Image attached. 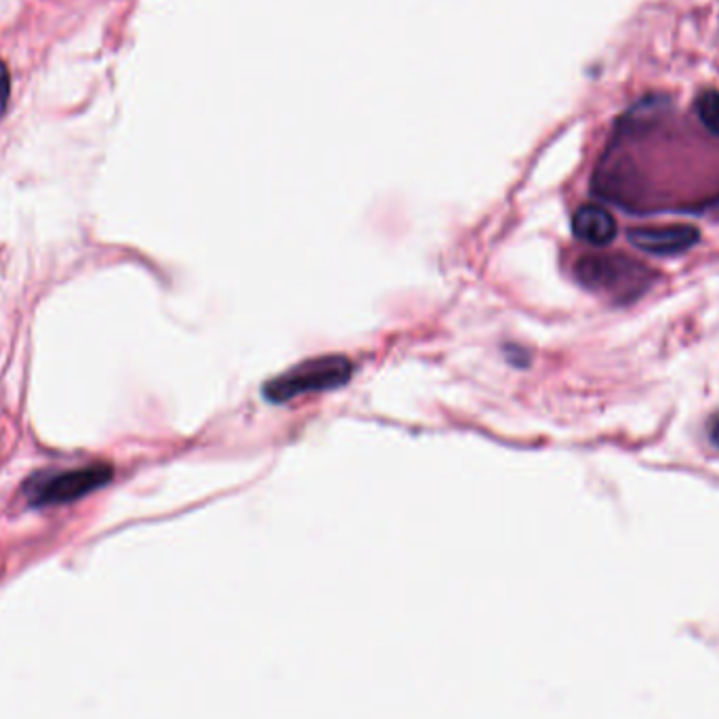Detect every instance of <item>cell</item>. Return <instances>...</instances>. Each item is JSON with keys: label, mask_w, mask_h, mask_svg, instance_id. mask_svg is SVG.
<instances>
[{"label": "cell", "mask_w": 719, "mask_h": 719, "mask_svg": "<svg viewBox=\"0 0 719 719\" xmlns=\"http://www.w3.org/2000/svg\"><path fill=\"white\" fill-rule=\"evenodd\" d=\"M574 272L587 289L612 295L619 301L640 297L650 289L656 276L644 263L621 255H587L577 263Z\"/></svg>", "instance_id": "6da1fadb"}, {"label": "cell", "mask_w": 719, "mask_h": 719, "mask_svg": "<svg viewBox=\"0 0 719 719\" xmlns=\"http://www.w3.org/2000/svg\"><path fill=\"white\" fill-rule=\"evenodd\" d=\"M354 366L345 356H322L314 360H305L289 371L267 381L263 387V396L270 402H286L305 394L328 392L337 389L349 381Z\"/></svg>", "instance_id": "7a4b0ae2"}, {"label": "cell", "mask_w": 719, "mask_h": 719, "mask_svg": "<svg viewBox=\"0 0 719 719\" xmlns=\"http://www.w3.org/2000/svg\"><path fill=\"white\" fill-rule=\"evenodd\" d=\"M114 469L106 463H93L85 467H76L59 474H49L45 478H32L26 484V497L34 507H53L68 505L91 492L104 488L112 482Z\"/></svg>", "instance_id": "3957f363"}, {"label": "cell", "mask_w": 719, "mask_h": 719, "mask_svg": "<svg viewBox=\"0 0 719 719\" xmlns=\"http://www.w3.org/2000/svg\"><path fill=\"white\" fill-rule=\"evenodd\" d=\"M629 242L638 246L640 251L656 257H671L680 255L698 242L701 232L692 225L675 223V225H661V228H635L629 230Z\"/></svg>", "instance_id": "277c9868"}, {"label": "cell", "mask_w": 719, "mask_h": 719, "mask_svg": "<svg viewBox=\"0 0 719 719\" xmlns=\"http://www.w3.org/2000/svg\"><path fill=\"white\" fill-rule=\"evenodd\" d=\"M572 232L579 240L589 242L593 246H604L616 238V221L614 217L595 204H585L572 217Z\"/></svg>", "instance_id": "5b68a950"}, {"label": "cell", "mask_w": 719, "mask_h": 719, "mask_svg": "<svg viewBox=\"0 0 719 719\" xmlns=\"http://www.w3.org/2000/svg\"><path fill=\"white\" fill-rule=\"evenodd\" d=\"M696 114L701 118L703 125L719 137V93L705 91L696 99Z\"/></svg>", "instance_id": "8992f818"}, {"label": "cell", "mask_w": 719, "mask_h": 719, "mask_svg": "<svg viewBox=\"0 0 719 719\" xmlns=\"http://www.w3.org/2000/svg\"><path fill=\"white\" fill-rule=\"evenodd\" d=\"M11 101V72L7 61L0 59V120L5 118Z\"/></svg>", "instance_id": "52a82bcc"}, {"label": "cell", "mask_w": 719, "mask_h": 719, "mask_svg": "<svg viewBox=\"0 0 719 719\" xmlns=\"http://www.w3.org/2000/svg\"><path fill=\"white\" fill-rule=\"evenodd\" d=\"M709 438H711V442L719 448V413L711 419V423H709Z\"/></svg>", "instance_id": "ba28073f"}]
</instances>
